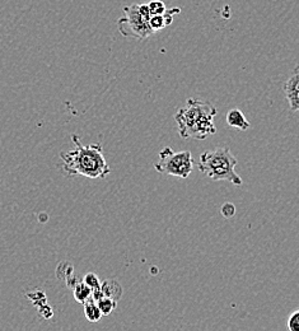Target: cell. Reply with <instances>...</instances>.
I'll return each instance as SVG.
<instances>
[{"mask_svg":"<svg viewBox=\"0 0 299 331\" xmlns=\"http://www.w3.org/2000/svg\"><path fill=\"white\" fill-rule=\"evenodd\" d=\"M238 163L228 147H219L213 151L204 152L200 156L197 168L202 173L214 181H229L237 186L243 183L241 176L236 172Z\"/></svg>","mask_w":299,"mask_h":331,"instance_id":"cell-3","label":"cell"},{"mask_svg":"<svg viewBox=\"0 0 299 331\" xmlns=\"http://www.w3.org/2000/svg\"><path fill=\"white\" fill-rule=\"evenodd\" d=\"M236 207H234L233 203H224V204L222 205V208H220V213H222L223 217L225 218V219H229V218H233L234 215H236Z\"/></svg>","mask_w":299,"mask_h":331,"instance_id":"cell-16","label":"cell"},{"mask_svg":"<svg viewBox=\"0 0 299 331\" xmlns=\"http://www.w3.org/2000/svg\"><path fill=\"white\" fill-rule=\"evenodd\" d=\"M84 315L89 322H98L102 318V316H104L99 307H98L97 302L93 298H89L84 303Z\"/></svg>","mask_w":299,"mask_h":331,"instance_id":"cell-10","label":"cell"},{"mask_svg":"<svg viewBox=\"0 0 299 331\" xmlns=\"http://www.w3.org/2000/svg\"><path fill=\"white\" fill-rule=\"evenodd\" d=\"M149 11H151L152 16H158V14H163L166 12V4L162 0H151L148 3Z\"/></svg>","mask_w":299,"mask_h":331,"instance_id":"cell-13","label":"cell"},{"mask_svg":"<svg viewBox=\"0 0 299 331\" xmlns=\"http://www.w3.org/2000/svg\"><path fill=\"white\" fill-rule=\"evenodd\" d=\"M227 124L229 127L239 130V131H244V130H247L251 127V124H250L248 120L246 119V116L243 115V112L238 109H232L228 111Z\"/></svg>","mask_w":299,"mask_h":331,"instance_id":"cell-7","label":"cell"},{"mask_svg":"<svg viewBox=\"0 0 299 331\" xmlns=\"http://www.w3.org/2000/svg\"><path fill=\"white\" fill-rule=\"evenodd\" d=\"M217 112L212 102L188 98L185 106L181 107L175 115L181 138L204 140L215 134L217 127L214 117L217 116Z\"/></svg>","mask_w":299,"mask_h":331,"instance_id":"cell-2","label":"cell"},{"mask_svg":"<svg viewBox=\"0 0 299 331\" xmlns=\"http://www.w3.org/2000/svg\"><path fill=\"white\" fill-rule=\"evenodd\" d=\"M102 293H104L105 297H109V298H112L115 301H120V298L122 297V287L120 286V283L117 280H111V279H107V280H104L101 284Z\"/></svg>","mask_w":299,"mask_h":331,"instance_id":"cell-8","label":"cell"},{"mask_svg":"<svg viewBox=\"0 0 299 331\" xmlns=\"http://www.w3.org/2000/svg\"><path fill=\"white\" fill-rule=\"evenodd\" d=\"M75 148L60 153L61 170L66 177L83 176L87 178H105L111 168L107 163L101 144L82 146L77 135H73Z\"/></svg>","mask_w":299,"mask_h":331,"instance_id":"cell-1","label":"cell"},{"mask_svg":"<svg viewBox=\"0 0 299 331\" xmlns=\"http://www.w3.org/2000/svg\"><path fill=\"white\" fill-rule=\"evenodd\" d=\"M193 163L191 152H173L171 147H166L159 152V161L154 163V168L159 173L175 176L180 178H187L193 171Z\"/></svg>","mask_w":299,"mask_h":331,"instance_id":"cell-5","label":"cell"},{"mask_svg":"<svg viewBox=\"0 0 299 331\" xmlns=\"http://www.w3.org/2000/svg\"><path fill=\"white\" fill-rule=\"evenodd\" d=\"M83 281H84L85 284H87L88 287H90L93 289H98L101 288V284H102V280L99 278H98L97 275H95L94 273H88L85 274V276L83 278Z\"/></svg>","mask_w":299,"mask_h":331,"instance_id":"cell-14","label":"cell"},{"mask_svg":"<svg viewBox=\"0 0 299 331\" xmlns=\"http://www.w3.org/2000/svg\"><path fill=\"white\" fill-rule=\"evenodd\" d=\"M286 101H288L290 111H299V65H296L290 73L289 78L284 84Z\"/></svg>","mask_w":299,"mask_h":331,"instance_id":"cell-6","label":"cell"},{"mask_svg":"<svg viewBox=\"0 0 299 331\" xmlns=\"http://www.w3.org/2000/svg\"><path fill=\"white\" fill-rule=\"evenodd\" d=\"M97 305L101 310L102 315L104 316H109L116 310L117 307V301L112 300V298H109V297H104L99 301H97Z\"/></svg>","mask_w":299,"mask_h":331,"instance_id":"cell-11","label":"cell"},{"mask_svg":"<svg viewBox=\"0 0 299 331\" xmlns=\"http://www.w3.org/2000/svg\"><path fill=\"white\" fill-rule=\"evenodd\" d=\"M286 328L289 331H299V310L294 311L286 321Z\"/></svg>","mask_w":299,"mask_h":331,"instance_id":"cell-15","label":"cell"},{"mask_svg":"<svg viewBox=\"0 0 299 331\" xmlns=\"http://www.w3.org/2000/svg\"><path fill=\"white\" fill-rule=\"evenodd\" d=\"M149 24H151L152 29L154 31V33L162 31L163 28H166L167 26V22L164 19L163 14H158V16H152L151 19H149Z\"/></svg>","mask_w":299,"mask_h":331,"instance_id":"cell-12","label":"cell"},{"mask_svg":"<svg viewBox=\"0 0 299 331\" xmlns=\"http://www.w3.org/2000/svg\"><path fill=\"white\" fill-rule=\"evenodd\" d=\"M72 291H73V296H74L75 301H77L78 303L84 305L89 298H92V288L88 287L87 284L83 281V279L78 281V283L73 287Z\"/></svg>","mask_w":299,"mask_h":331,"instance_id":"cell-9","label":"cell"},{"mask_svg":"<svg viewBox=\"0 0 299 331\" xmlns=\"http://www.w3.org/2000/svg\"><path fill=\"white\" fill-rule=\"evenodd\" d=\"M124 16L117 21V28L124 37L145 40L154 35L149 24L152 14L148 4H131L124 7Z\"/></svg>","mask_w":299,"mask_h":331,"instance_id":"cell-4","label":"cell"}]
</instances>
